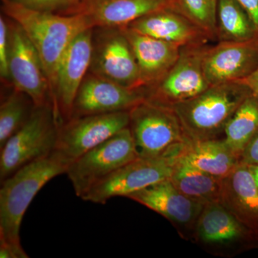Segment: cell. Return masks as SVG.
<instances>
[{
    "label": "cell",
    "mask_w": 258,
    "mask_h": 258,
    "mask_svg": "<svg viewBox=\"0 0 258 258\" xmlns=\"http://www.w3.org/2000/svg\"><path fill=\"white\" fill-rule=\"evenodd\" d=\"M67 167L50 154L20 168L1 182L0 257L28 258L20 240L25 212L37 193Z\"/></svg>",
    "instance_id": "6da1fadb"
},
{
    "label": "cell",
    "mask_w": 258,
    "mask_h": 258,
    "mask_svg": "<svg viewBox=\"0 0 258 258\" xmlns=\"http://www.w3.org/2000/svg\"><path fill=\"white\" fill-rule=\"evenodd\" d=\"M1 1L4 14L21 27L36 49L50 84L52 103L57 68L64 51L80 33L92 28V25L83 14L43 13L9 0Z\"/></svg>",
    "instance_id": "7a4b0ae2"
},
{
    "label": "cell",
    "mask_w": 258,
    "mask_h": 258,
    "mask_svg": "<svg viewBox=\"0 0 258 258\" xmlns=\"http://www.w3.org/2000/svg\"><path fill=\"white\" fill-rule=\"evenodd\" d=\"M251 93L240 82L212 85L172 108L191 143L220 139L229 120Z\"/></svg>",
    "instance_id": "3957f363"
},
{
    "label": "cell",
    "mask_w": 258,
    "mask_h": 258,
    "mask_svg": "<svg viewBox=\"0 0 258 258\" xmlns=\"http://www.w3.org/2000/svg\"><path fill=\"white\" fill-rule=\"evenodd\" d=\"M188 144H177L157 157L137 158L97 183L81 199L104 205L115 197L127 198L150 185L170 179L174 166Z\"/></svg>",
    "instance_id": "277c9868"
},
{
    "label": "cell",
    "mask_w": 258,
    "mask_h": 258,
    "mask_svg": "<svg viewBox=\"0 0 258 258\" xmlns=\"http://www.w3.org/2000/svg\"><path fill=\"white\" fill-rule=\"evenodd\" d=\"M59 125L52 105L36 106L29 119L0 148V182L55 149Z\"/></svg>",
    "instance_id": "5b68a950"
},
{
    "label": "cell",
    "mask_w": 258,
    "mask_h": 258,
    "mask_svg": "<svg viewBox=\"0 0 258 258\" xmlns=\"http://www.w3.org/2000/svg\"><path fill=\"white\" fill-rule=\"evenodd\" d=\"M191 240L209 254L217 257H235L258 248L257 236L220 202L204 206Z\"/></svg>",
    "instance_id": "8992f818"
},
{
    "label": "cell",
    "mask_w": 258,
    "mask_h": 258,
    "mask_svg": "<svg viewBox=\"0 0 258 258\" xmlns=\"http://www.w3.org/2000/svg\"><path fill=\"white\" fill-rule=\"evenodd\" d=\"M128 127L85 153L68 166L66 174L81 198L113 171L139 158Z\"/></svg>",
    "instance_id": "52a82bcc"
},
{
    "label": "cell",
    "mask_w": 258,
    "mask_h": 258,
    "mask_svg": "<svg viewBox=\"0 0 258 258\" xmlns=\"http://www.w3.org/2000/svg\"><path fill=\"white\" fill-rule=\"evenodd\" d=\"M128 128L139 157H154L181 143L190 142L170 107L144 100L129 111Z\"/></svg>",
    "instance_id": "ba28073f"
},
{
    "label": "cell",
    "mask_w": 258,
    "mask_h": 258,
    "mask_svg": "<svg viewBox=\"0 0 258 258\" xmlns=\"http://www.w3.org/2000/svg\"><path fill=\"white\" fill-rule=\"evenodd\" d=\"M130 111L71 118L58 128L51 153L66 167L98 144L128 127Z\"/></svg>",
    "instance_id": "9c48e42d"
},
{
    "label": "cell",
    "mask_w": 258,
    "mask_h": 258,
    "mask_svg": "<svg viewBox=\"0 0 258 258\" xmlns=\"http://www.w3.org/2000/svg\"><path fill=\"white\" fill-rule=\"evenodd\" d=\"M208 43L181 47L179 56L165 77L146 90V100L172 108L198 96L210 86L204 69Z\"/></svg>",
    "instance_id": "30bf717a"
},
{
    "label": "cell",
    "mask_w": 258,
    "mask_h": 258,
    "mask_svg": "<svg viewBox=\"0 0 258 258\" xmlns=\"http://www.w3.org/2000/svg\"><path fill=\"white\" fill-rule=\"evenodd\" d=\"M96 28L98 31L96 35L93 32L91 74L125 87L141 88L138 64L123 29Z\"/></svg>",
    "instance_id": "8fae6325"
},
{
    "label": "cell",
    "mask_w": 258,
    "mask_h": 258,
    "mask_svg": "<svg viewBox=\"0 0 258 258\" xmlns=\"http://www.w3.org/2000/svg\"><path fill=\"white\" fill-rule=\"evenodd\" d=\"M8 28V68L15 89L26 94L35 106L52 105L50 84L36 49L18 24L13 21Z\"/></svg>",
    "instance_id": "7c38bea8"
},
{
    "label": "cell",
    "mask_w": 258,
    "mask_h": 258,
    "mask_svg": "<svg viewBox=\"0 0 258 258\" xmlns=\"http://www.w3.org/2000/svg\"><path fill=\"white\" fill-rule=\"evenodd\" d=\"M93 38V28L80 33L64 51L59 63L52 99L54 114L59 126L71 118L75 98L89 71Z\"/></svg>",
    "instance_id": "4fadbf2b"
},
{
    "label": "cell",
    "mask_w": 258,
    "mask_h": 258,
    "mask_svg": "<svg viewBox=\"0 0 258 258\" xmlns=\"http://www.w3.org/2000/svg\"><path fill=\"white\" fill-rule=\"evenodd\" d=\"M127 198L164 217L182 238L190 240H192L195 226L205 206L180 192L169 179L136 191Z\"/></svg>",
    "instance_id": "5bb4252c"
},
{
    "label": "cell",
    "mask_w": 258,
    "mask_h": 258,
    "mask_svg": "<svg viewBox=\"0 0 258 258\" xmlns=\"http://www.w3.org/2000/svg\"><path fill=\"white\" fill-rule=\"evenodd\" d=\"M145 99L144 88L125 87L91 74L86 76L78 91L71 118L130 111Z\"/></svg>",
    "instance_id": "9a60e30c"
},
{
    "label": "cell",
    "mask_w": 258,
    "mask_h": 258,
    "mask_svg": "<svg viewBox=\"0 0 258 258\" xmlns=\"http://www.w3.org/2000/svg\"><path fill=\"white\" fill-rule=\"evenodd\" d=\"M258 68V36L243 41L217 42L209 46L204 59L210 86L238 82Z\"/></svg>",
    "instance_id": "2e32d148"
},
{
    "label": "cell",
    "mask_w": 258,
    "mask_h": 258,
    "mask_svg": "<svg viewBox=\"0 0 258 258\" xmlns=\"http://www.w3.org/2000/svg\"><path fill=\"white\" fill-rule=\"evenodd\" d=\"M137 59L140 88H150L165 77L179 56L181 46L122 28Z\"/></svg>",
    "instance_id": "e0dca14e"
},
{
    "label": "cell",
    "mask_w": 258,
    "mask_h": 258,
    "mask_svg": "<svg viewBox=\"0 0 258 258\" xmlns=\"http://www.w3.org/2000/svg\"><path fill=\"white\" fill-rule=\"evenodd\" d=\"M126 28L181 47L206 44L212 40L203 30L172 6L146 15Z\"/></svg>",
    "instance_id": "ac0fdd59"
},
{
    "label": "cell",
    "mask_w": 258,
    "mask_h": 258,
    "mask_svg": "<svg viewBox=\"0 0 258 258\" xmlns=\"http://www.w3.org/2000/svg\"><path fill=\"white\" fill-rule=\"evenodd\" d=\"M172 6V0H86L76 14H83L93 28H124L157 10Z\"/></svg>",
    "instance_id": "d6986e66"
},
{
    "label": "cell",
    "mask_w": 258,
    "mask_h": 258,
    "mask_svg": "<svg viewBox=\"0 0 258 258\" xmlns=\"http://www.w3.org/2000/svg\"><path fill=\"white\" fill-rule=\"evenodd\" d=\"M220 203L258 237V188L248 165L222 179Z\"/></svg>",
    "instance_id": "ffe728a7"
},
{
    "label": "cell",
    "mask_w": 258,
    "mask_h": 258,
    "mask_svg": "<svg viewBox=\"0 0 258 258\" xmlns=\"http://www.w3.org/2000/svg\"><path fill=\"white\" fill-rule=\"evenodd\" d=\"M169 179L180 192L204 205L220 201L222 179L191 165L184 153L176 161Z\"/></svg>",
    "instance_id": "44dd1931"
},
{
    "label": "cell",
    "mask_w": 258,
    "mask_h": 258,
    "mask_svg": "<svg viewBox=\"0 0 258 258\" xmlns=\"http://www.w3.org/2000/svg\"><path fill=\"white\" fill-rule=\"evenodd\" d=\"M184 157L191 165L217 177H226L240 164L223 138L190 143Z\"/></svg>",
    "instance_id": "7402d4cb"
},
{
    "label": "cell",
    "mask_w": 258,
    "mask_h": 258,
    "mask_svg": "<svg viewBox=\"0 0 258 258\" xmlns=\"http://www.w3.org/2000/svg\"><path fill=\"white\" fill-rule=\"evenodd\" d=\"M258 132V98L251 93L226 125L224 140L240 160L247 144Z\"/></svg>",
    "instance_id": "603a6c76"
},
{
    "label": "cell",
    "mask_w": 258,
    "mask_h": 258,
    "mask_svg": "<svg viewBox=\"0 0 258 258\" xmlns=\"http://www.w3.org/2000/svg\"><path fill=\"white\" fill-rule=\"evenodd\" d=\"M256 36L253 24L237 0H219L216 23L217 42L243 41Z\"/></svg>",
    "instance_id": "cb8c5ba5"
},
{
    "label": "cell",
    "mask_w": 258,
    "mask_h": 258,
    "mask_svg": "<svg viewBox=\"0 0 258 258\" xmlns=\"http://www.w3.org/2000/svg\"><path fill=\"white\" fill-rule=\"evenodd\" d=\"M35 105L25 93L15 89L0 106V148L29 119Z\"/></svg>",
    "instance_id": "d4e9b609"
},
{
    "label": "cell",
    "mask_w": 258,
    "mask_h": 258,
    "mask_svg": "<svg viewBox=\"0 0 258 258\" xmlns=\"http://www.w3.org/2000/svg\"><path fill=\"white\" fill-rule=\"evenodd\" d=\"M219 0H172V7L216 40Z\"/></svg>",
    "instance_id": "484cf974"
},
{
    "label": "cell",
    "mask_w": 258,
    "mask_h": 258,
    "mask_svg": "<svg viewBox=\"0 0 258 258\" xmlns=\"http://www.w3.org/2000/svg\"><path fill=\"white\" fill-rule=\"evenodd\" d=\"M28 9L43 13L74 15L86 0H9Z\"/></svg>",
    "instance_id": "4316f807"
},
{
    "label": "cell",
    "mask_w": 258,
    "mask_h": 258,
    "mask_svg": "<svg viewBox=\"0 0 258 258\" xmlns=\"http://www.w3.org/2000/svg\"><path fill=\"white\" fill-rule=\"evenodd\" d=\"M9 28L4 17H0V76L3 79L10 80L8 58H9Z\"/></svg>",
    "instance_id": "83f0119b"
},
{
    "label": "cell",
    "mask_w": 258,
    "mask_h": 258,
    "mask_svg": "<svg viewBox=\"0 0 258 258\" xmlns=\"http://www.w3.org/2000/svg\"><path fill=\"white\" fill-rule=\"evenodd\" d=\"M240 164L258 165V132L244 148L240 156Z\"/></svg>",
    "instance_id": "f1b7e54d"
},
{
    "label": "cell",
    "mask_w": 258,
    "mask_h": 258,
    "mask_svg": "<svg viewBox=\"0 0 258 258\" xmlns=\"http://www.w3.org/2000/svg\"><path fill=\"white\" fill-rule=\"evenodd\" d=\"M248 15L258 36V0H237Z\"/></svg>",
    "instance_id": "f546056e"
},
{
    "label": "cell",
    "mask_w": 258,
    "mask_h": 258,
    "mask_svg": "<svg viewBox=\"0 0 258 258\" xmlns=\"http://www.w3.org/2000/svg\"><path fill=\"white\" fill-rule=\"evenodd\" d=\"M238 82L245 85L249 88L252 94L258 98V68L252 74L249 75L248 77L238 81Z\"/></svg>",
    "instance_id": "4dcf8cb0"
},
{
    "label": "cell",
    "mask_w": 258,
    "mask_h": 258,
    "mask_svg": "<svg viewBox=\"0 0 258 258\" xmlns=\"http://www.w3.org/2000/svg\"><path fill=\"white\" fill-rule=\"evenodd\" d=\"M248 166L251 171H252V174H253L254 180H255L256 184H257L258 188V165Z\"/></svg>",
    "instance_id": "1f68e13d"
}]
</instances>
